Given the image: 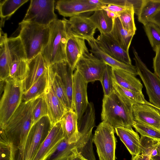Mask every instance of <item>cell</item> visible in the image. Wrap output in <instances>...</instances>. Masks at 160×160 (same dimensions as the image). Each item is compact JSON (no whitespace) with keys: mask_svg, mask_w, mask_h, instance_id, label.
Segmentation results:
<instances>
[{"mask_svg":"<svg viewBox=\"0 0 160 160\" xmlns=\"http://www.w3.org/2000/svg\"><path fill=\"white\" fill-rule=\"evenodd\" d=\"M35 99L22 102L5 126L0 127V140L9 144L12 160H18L33 125L32 114Z\"/></svg>","mask_w":160,"mask_h":160,"instance_id":"1","label":"cell"},{"mask_svg":"<svg viewBox=\"0 0 160 160\" xmlns=\"http://www.w3.org/2000/svg\"><path fill=\"white\" fill-rule=\"evenodd\" d=\"M101 114L102 122L115 128L132 127L134 122L133 102L114 89L110 95L104 96Z\"/></svg>","mask_w":160,"mask_h":160,"instance_id":"2","label":"cell"},{"mask_svg":"<svg viewBox=\"0 0 160 160\" xmlns=\"http://www.w3.org/2000/svg\"><path fill=\"white\" fill-rule=\"evenodd\" d=\"M48 26L50 30L49 40L41 53L48 66L66 61V48L68 39L65 18L57 19Z\"/></svg>","mask_w":160,"mask_h":160,"instance_id":"3","label":"cell"},{"mask_svg":"<svg viewBox=\"0 0 160 160\" xmlns=\"http://www.w3.org/2000/svg\"><path fill=\"white\" fill-rule=\"evenodd\" d=\"M19 35L29 61L41 53L48 44L50 30L49 26H43L22 21L19 24Z\"/></svg>","mask_w":160,"mask_h":160,"instance_id":"4","label":"cell"},{"mask_svg":"<svg viewBox=\"0 0 160 160\" xmlns=\"http://www.w3.org/2000/svg\"><path fill=\"white\" fill-rule=\"evenodd\" d=\"M23 92V82L9 78L5 81L0 102V127L5 126L19 107Z\"/></svg>","mask_w":160,"mask_h":160,"instance_id":"5","label":"cell"},{"mask_svg":"<svg viewBox=\"0 0 160 160\" xmlns=\"http://www.w3.org/2000/svg\"><path fill=\"white\" fill-rule=\"evenodd\" d=\"M52 127L48 115L42 117L33 124L18 160H32Z\"/></svg>","mask_w":160,"mask_h":160,"instance_id":"6","label":"cell"},{"mask_svg":"<svg viewBox=\"0 0 160 160\" xmlns=\"http://www.w3.org/2000/svg\"><path fill=\"white\" fill-rule=\"evenodd\" d=\"M113 127L102 122L97 127L93 136L100 160H115L116 138Z\"/></svg>","mask_w":160,"mask_h":160,"instance_id":"7","label":"cell"},{"mask_svg":"<svg viewBox=\"0 0 160 160\" xmlns=\"http://www.w3.org/2000/svg\"><path fill=\"white\" fill-rule=\"evenodd\" d=\"M133 52L138 75L145 86L150 102L160 109V78L148 69L134 48Z\"/></svg>","mask_w":160,"mask_h":160,"instance_id":"8","label":"cell"},{"mask_svg":"<svg viewBox=\"0 0 160 160\" xmlns=\"http://www.w3.org/2000/svg\"><path fill=\"white\" fill-rule=\"evenodd\" d=\"M54 0H31L22 21L43 26H48L57 19L54 12Z\"/></svg>","mask_w":160,"mask_h":160,"instance_id":"9","label":"cell"},{"mask_svg":"<svg viewBox=\"0 0 160 160\" xmlns=\"http://www.w3.org/2000/svg\"><path fill=\"white\" fill-rule=\"evenodd\" d=\"M106 64L92 53L83 55L75 67L88 83L96 81H101Z\"/></svg>","mask_w":160,"mask_h":160,"instance_id":"10","label":"cell"},{"mask_svg":"<svg viewBox=\"0 0 160 160\" xmlns=\"http://www.w3.org/2000/svg\"><path fill=\"white\" fill-rule=\"evenodd\" d=\"M102 0H59L56 8L64 17H72L84 13L102 9Z\"/></svg>","mask_w":160,"mask_h":160,"instance_id":"11","label":"cell"},{"mask_svg":"<svg viewBox=\"0 0 160 160\" xmlns=\"http://www.w3.org/2000/svg\"><path fill=\"white\" fill-rule=\"evenodd\" d=\"M88 84L75 70L73 74L72 108L77 115L78 121L83 116L89 102L87 92Z\"/></svg>","mask_w":160,"mask_h":160,"instance_id":"12","label":"cell"},{"mask_svg":"<svg viewBox=\"0 0 160 160\" xmlns=\"http://www.w3.org/2000/svg\"><path fill=\"white\" fill-rule=\"evenodd\" d=\"M65 20L68 31L72 35L87 41L95 39L97 28L89 17L80 15Z\"/></svg>","mask_w":160,"mask_h":160,"instance_id":"13","label":"cell"},{"mask_svg":"<svg viewBox=\"0 0 160 160\" xmlns=\"http://www.w3.org/2000/svg\"><path fill=\"white\" fill-rule=\"evenodd\" d=\"M43 96L48 107V116L53 126L62 119L68 110L56 95L48 72L47 86Z\"/></svg>","mask_w":160,"mask_h":160,"instance_id":"14","label":"cell"},{"mask_svg":"<svg viewBox=\"0 0 160 160\" xmlns=\"http://www.w3.org/2000/svg\"><path fill=\"white\" fill-rule=\"evenodd\" d=\"M64 138L61 120L53 125L32 160H46Z\"/></svg>","mask_w":160,"mask_h":160,"instance_id":"15","label":"cell"},{"mask_svg":"<svg viewBox=\"0 0 160 160\" xmlns=\"http://www.w3.org/2000/svg\"><path fill=\"white\" fill-rule=\"evenodd\" d=\"M95 41L102 50L112 58L127 64L132 65L129 52L123 49L109 33L100 34Z\"/></svg>","mask_w":160,"mask_h":160,"instance_id":"16","label":"cell"},{"mask_svg":"<svg viewBox=\"0 0 160 160\" xmlns=\"http://www.w3.org/2000/svg\"><path fill=\"white\" fill-rule=\"evenodd\" d=\"M134 121L160 130V112L152 104L135 103L132 106Z\"/></svg>","mask_w":160,"mask_h":160,"instance_id":"17","label":"cell"},{"mask_svg":"<svg viewBox=\"0 0 160 160\" xmlns=\"http://www.w3.org/2000/svg\"><path fill=\"white\" fill-rule=\"evenodd\" d=\"M67 28L68 39L66 48V61L74 70L76 64L79 59L89 52L85 40L72 35L69 32L67 27Z\"/></svg>","mask_w":160,"mask_h":160,"instance_id":"18","label":"cell"},{"mask_svg":"<svg viewBox=\"0 0 160 160\" xmlns=\"http://www.w3.org/2000/svg\"><path fill=\"white\" fill-rule=\"evenodd\" d=\"M49 66L60 78L65 89L70 108L73 109L72 92L74 70L67 61L57 62Z\"/></svg>","mask_w":160,"mask_h":160,"instance_id":"19","label":"cell"},{"mask_svg":"<svg viewBox=\"0 0 160 160\" xmlns=\"http://www.w3.org/2000/svg\"><path fill=\"white\" fill-rule=\"evenodd\" d=\"M28 65L27 77L23 82L24 92L28 90L48 68V66L41 53L28 61Z\"/></svg>","mask_w":160,"mask_h":160,"instance_id":"20","label":"cell"},{"mask_svg":"<svg viewBox=\"0 0 160 160\" xmlns=\"http://www.w3.org/2000/svg\"><path fill=\"white\" fill-rule=\"evenodd\" d=\"M95 39L87 41L91 48L89 51L91 53L112 68L125 70L135 76L138 75L135 66L124 63L110 56L99 47Z\"/></svg>","mask_w":160,"mask_h":160,"instance_id":"21","label":"cell"},{"mask_svg":"<svg viewBox=\"0 0 160 160\" xmlns=\"http://www.w3.org/2000/svg\"><path fill=\"white\" fill-rule=\"evenodd\" d=\"M115 131L121 141L126 146L132 157L140 154V138L132 127H119Z\"/></svg>","mask_w":160,"mask_h":160,"instance_id":"22","label":"cell"},{"mask_svg":"<svg viewBox=\"0 0 160 160\" xmlns=\"http://www.w3.org/2000/svg\"><path fill=\"white\" fill-rule=\"evenodd\" d=\"M61 121L64 138L70 142H77L80 137L78 129V117L74 110H67Z\"/></svg>","mask_w":160,"mask_h":160,"instance_id":"23","label":"cell"},{"mask_svg":"<svg viewBox=\"0 0 160 160\" xmlns=\"http://www.w3.org/2000/svg\"><path fill=\"white\" fill-rule=\"evenodd\" d=\"M112 79L120 86L137 92H142L143 85L133 74L125 70L112 68Z\"/></svg>","mask_w":160,"mask_h":160,"instance_id":"24","label":"cell"},{"mask_svg":"<svg viewBox=\"0 0 160 160\" xmlns=\"http://www.w3.org/2000/svg\"><path fill=\"white\" fill-rule=\"evenodd\" d=\"M109 33L123 49L128 52L132 39L135 34L125 29L118 17L114 20L113 28Z\"/></svg>","mask_w":160,"mask_h":160,"instance_id":"25","label":"cell"},{"mask_svg":"<svg viewBox=\"0 0 160 160\" xmlns=\"http://www.w3.org/2000/svg\"><path fill=\"white\" fill-rule=\"evenodd\" d=\"M7 35L0 29V80L5 81L9 77L10 55L7 40Z\"/></svg>","mask_w":160,"mask_h":160,"instance_id":"26","label":"cell"},{"mask_svg":"<svg viewBox=\"0 0 160 160\" xmlns=\"http://www.w3.org/2000/svg\"><path fill=\"white\" fill-rule=\"evenodd\" d=\"M93 14L89 17L101 34L110 33L112 31L113 20L108 15L105 10L101 9L94 12Z\"/></svg>","mask_w":160,"mask_h":160,"instance_id":"27","label":"cell"},{"mask_svg":"<svg viewBox=\"0 0 160 160\" xmlns=\"http://www.w3.org/2000/svg\"><path fill=\"white\" fill-rule=\"evenodd\" d=\"M80 145L78 141L72 143L64 138L62 140L54 152L46 160H67L73 153L74 149H79Z\"/></svg>","mask_w":160,"mask_h":160,"instance_id":"28","label":"cell"},{"mask_svg":"<svg viewBox=\"0 0 160 160\" xmlns=\"http://www.w3.org/2000/svg\"><path fill=\"white\" fill-rule=\"evenodd\" d=\"M48 77V68L27 91L23 93L22 102H27L42 95L46 88Z\"/></svg>","mask_w":160,"mask_h":160,"instance_id":"29","label":"cell"},{"mask_svg":"<svg viewBox=\"0 0 160 160\" xmlns=\"http://www.w3.org/2000/svg\"><path fill=\"white\" fill-rule=\"evenodd\" d=\"M160 10V0H143L138 21L143 25L149 22L150 18Z\"/></svg>","mask_w":160,"mask_h":160,"instance_id":"30","label":"cell"},{"mask_svg":"<svg viewBox=\"0 0 160 160\" xmlns=\"http://www.w3.org/2000/svg\"><path fill=\"white\" fill-rule=\"evenodd\" d=\"M28 0H4L0 3L1 27L5 19L9 18L21 6Z\"/></svg>","mask_w":160,"mask_h":160,"instance_id":"31","label":"cell"},{"mask_svg":"<svg viewBox=\"0 0 160 160\" xmlns=\"http://www.w3.org/2000/svg\"><path fill=\"white\" fill-rule=\"evenodd\" d=\"M48 72L52 85L57 96L68 110L71 109L65 89L58 75L48 66Z\"/></svg>","mask_w":160,"mask_h":160,"instance_id":"32","label":"cell"},{"mask_svg":"<svg viewBox=\"0 0 160 160\" xmlns=\"http://www.w3.org/2000/svg\"><path fill=\"white\" fill-rule=\"evenodd\" d=\"M113 81L114 89L121 94L129 99L133 104L138 103L152 104L145 99L142 92L126 89L118 85L113 80Z\"/></svg>","mask_w":160,"mask_h":160,"instance_id":"33","label":"cell"},{"mask_svg":"<svg viewBox=\"0 0 160 160\" xmlns=\"http://www.w3.org/2000/svg\"><path fill=\"white\" fill-rule=\"evenodd\" d=\"M143 28L154 50L160 45V28L155 24L151 22L143 25Z\"/></svg>","mask_w":160,"mask_h":160,"instance_id":"34","label":"cell"},{"mask_svg":"<svg viewBox=\"0 0 160 160\" xmlns=\"http://www.w3.org/2000/svg\"><path fill=\"white\" fill-rule=\"evenodd\" d=\"M48 107L43 95L36 98L32 114L33 125L42 117L48 116Z\"/></svg>","mask_w":160,"mask_h":160,"instance_id":"35","label":"cell"},{"mask_svg":"<svg viewBox=\"0 0 160 160\" xmlns=\"http://www.w3.org/2000/svg\"><path fill=\"white\" fill-rule=\"evenodd\" d=\"M132 127L141 135L160 141V130L148 124L134 121Z\"/></svg>","mask_w":160,"mask_h":160,"instance_id":"36","label":"cell"},{"mask_svg":"<svg viewBox=\"0 0 160 160\" xmlns=\"http://www.w3.org/2000/svg\"><path fill=\"white\" fill-rule=\"evenodd\" d=\"M158 141L152 138L141 135L140 138V154H144L150 158L158 154L157 149Z\"/></svg>","mask_w":160,"mask_h":160,"instance_id":"37","label":"cell"},{"mask_svg":"<svg viewBox=\"0 0 160 160\" xmlns=\"http://www.w3.org/2000/svg\"><path fill=\"white\" fill-rule=\"evenodd\" d=\"M134 14L133 8L130 7L120 13L118 18L125 29L135 34L136 28L134 22Z\"/></svg>","mask_w":160,"mask_h":160,"instance_id":"38","label":"cell"},{"mask_svg":"<svg viewBox=\"0 0 160 160\" xmlns=\"http://www.w3.org/2000/svg\"><path fill=\"white\" fill-rule=\"evenodd\" d=\"M104 92V96L109 95L114 89L112 75V68L106 64L101 82Z\"/></svg>","mask_w":160,"mask_h":160,"instance_id":"39","label":"cell"},{"mask_svg":"<svg viewBox=\"0 0 160 160\" xmlns=\"http://www.w3.org/2000/svg\"><path fill=\"white\" fill-rule=\"evenodd\" d=\"M0 160H12L9 144L2 140H0Z\"/></svg>","mask_w":160,"mask_h":160,"instance_id":"40","label":"cell"},{"mask_svg":"<svg viewBox=\"0 0 160 160\" xmlns=\"http://www.w3.org/2000/svg\"><path fill=\"white\" fill-rule=\"evenodd\" d=\"M130 7H132L124 6L116 4H109L102 6L101 8L106 11L112 12L119 15L120 13Z\"/></svg>","mask_w":160,"mask_h":160,"instance_id":"41","label":"cell"},{"mask_svg":"<svg viewBox=\"0 0 160 160\" xmlns=\"http://www.w3.org/2000/svg\"><path fill=\"white\" fill-rule=\"evenodd\" d=\"M154 51L155 52V56L153 59L154 73L160 78V45Z\"/></svg>","mask_w":160,"mask_h":160,"instance_id":"42","label":"cell"},{"mask_svg":"<svg viewBox=\"0 0 160 160\" xmlns=\"http://www.w3.org/2000/svg\"><path fill=\"white\" fill-rule=\"evenodd\" d=\"M150 22L154 23L160 28V10L156 12L150 18Z\"/></svg>","mask_w":160,"mask_h":160,"instance_id":"43","label":"cell"},{"mask_svg":"<svg viewBox=\"0 0 160 160\" xmlns=\"http://www.w3.org/2000/svg\"><path fill=\"white\" fill-rule=\"evenodd\" d=\"M67 160H85L78 152L76 148L74 149L73 153Z\"/></svg>","mask_w":160,"mask_h":160,"instance_id":"44","label":"cell"},{"mask_svg":"<svg viewBox=\"0 0 160 160\" xmlns=\"http://www.w3.org/2000/svg\"><path fill=\"white\" fill-rule=\"evenodd\" d=\"M150 157L144 154H140L138 155L137 160H150Z\"/></svg>","mask_w":160,"mask_h":160,"instance_id":"45","label":"cell"},{"mask_svg":"<svg viewBox=\"0 0 160 160\" xmlns=\"http://www.w3.org/2000/svg\"><path fill=\"white\" fill-rule=\"evenodd\" d=\"M106 11L107 12L108 16L111 18L113 20L115 18L118 17L119 16V15L118 14L113 12L108 11Z\"/></svg>","mask_w":160,"mask_h":160,"instance_id":"46","label":"cell"},{"mask_svg":"<svg viewBox=\"0 0 160 160\" xmlns=\"http://www.w3.org/2000/svg\"><path fill=\"white\" fill-rule=\"evenodd\" d=\"M151 158L154 160H160V155L158 154L156 156Z\"/></svg>","mask_w":160,"mask_h":160,"instance_id":"47","label":"cell"},{"mask_svg":"<svg viewBox=\"0 0 160 160\" xmlns=\"http://www.w3.org/2000/svg\"><path fill=\"white\" fill-rule=\"evenodd\" d=\"M157 149L158 151V154L160 155V141H158Z\"/></svg>","mask_w":160,"mask_h":160,"instance_id":"48","label":"cell"},{"mask_svg":"<svg viewBox=\"0 0 160 160\" xmlns=\"http://www.w3.org/2000/svg\"><path fill=\"white\" fill-rule=\"evenodd\" d=\"M138 156L132 157V160H137Z\"/></svg>","mask_w":160,"mask_h":160,"instance_id":"49","label":"cell"},{"mask_svg":"<svg viewBox=\"0 0 160 160\" xmlns=\"http://www.w3.org/2000/svg\"><path fill=\"white\" fill-rule=\"evenodd\" d=\"M150 160H154L153 159H152V158H150Z\"/></svg>","mask_w":160,"mask_h":160,"instance_id":"50","label":"cell"},{"mask_svg":"<svg viewBox=\"0 0 160 160\" xmlns=\"http://www.w3.org/2000/svg\"><path fill=\"white\" fill-rule=\"evenodd\" d=\"M158 110H159V111H160V109H158Z\"/></svg>","mask_w":160,"mask_h":160,"instance_id":"51","label":"cell"},{"mask_svg":"<svg viewBox=\"0 0 160 160\" xmlns=\"http://www.w3.org/2000/svg\"><path fill=\"white\" fill-rule=\"evenodd\" d=\"M85 160H86L85 159Z\"/></svg>","mask_w":160,"mask_h":160,"instance_id":"52","label":"cell"}]
</instances>
